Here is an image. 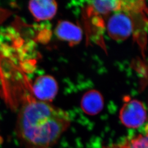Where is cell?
Instances as JSON below:
<instances>
[{"instance_id": "6da1fadb", "label": "cell", "mask_w": 148, "mask_h": 148, "mask_svg": "<svg viewBox=\"0 0 148 148\" xmlns=\"http://www.w3.org/2000/svg\"><path fill=\"white\" fill-rule=\"evenodd\" d=\"M3 95L8 105L17 109L16 133L27 148H48L58 141L69 128L68 114L50 103L38 101L25 92L19 75L1 79Z\"/></svg>"}, {"instance_id": "7a4b0ae2", "label": "cell", "mask_w": 148, "mask_h": 148, "mask_svg": "<svg viewBox=\"0 0 148 148\" xmlns=\"http://www.w3.org/2000/svg\"><path fill=\"white\" fill-rule=\"evenodd\" d=\"M119 118L122 123L127 128H139L147 119L145 106L137 99L126 101L120 111Z\"/></svg>"}, {"instance_id": "3957f363", "label": "cell", "mask_w": 148, "mask_h": 148, "mask_svg": "<svg viewBox=\"0 0 148 148\" xmlns=\"http://www.w3.org/2000/svg\"><path fill=\"white\" fill-rule=\"evenodd\" d=\"M112 13L106 23V30L109 36L116 41L127 40L132 34L133 24L131 17L123 11H117Z\"/></svg>"}, {"instance_id": "277c9868", "label": "cell", "mask_w": 148, "mask_h": 148, "mask_svg": "<svg viewBox=\"0 0 148 148\" xmlns=\"http://www.w3.org/2000/svg\"><path fill=\"white\" fill-rule=\"evenodd\" d=\"M30 90L35 99L49 103L57 95L58 85L53 76L46 75L37 77L31 86Z\"/></svg>"}, {"instance_id": "5b68a950", "label": "cell", "mask_w": 148, "mask_h": 148, "mask_svg": "<svg viewBox=\"0 0 148 148\" xmlns=\"http://www.w3.org/2000/svg\"><path fill=\"white\" fill-rule=\"evenodd\" d=\"M29 9L37 21L52 19L57 12V3L53 0H36L29 2Z\"/></svg>"}, {"instance_id": "8992f818", "label": "cell", "mask_w": 148, "mask_h": 148, "mask_svg": "<svg viewBox=\"0 0 148 148\" xmlns=\"http://www.w3.org/2000/svg\"><path fill=\"white\" fill-rule=\"evenodd\" d=\"M55 34L59 39L66 41L70 46L79 44L82 38V32L77 25L70 21H59L55 29Z\"/></svg>"}, {"instance_id": "52a82bcc", "label": "cell", "mask_w": 148, "mask_h": 148, "mask_svg": "<svg viewBox=\"0 0 148 148\" xmlns=\"http://www.w3.org/2000/svg\"><path fill=\"white\" fill-rule=\"evenodd\" d=\"M81 106L84 112L90 115L99 114L104 108V99L101 93L95 90L86 92L81 101Z\"/></svg>"}, {"instance_id": "ba28073f", "label": "cell", "mask_w": 148, "mask_h": 148, "mask_svg": "<svg viewBox=\"0 0 148 148\" xmlns=\"http://www.w3.org/2000/svg\"><path fill=\"white\" fill-rule=\"evenodd\" d=\"M87 13L94 16H105L121 10L122 1L104 0L90 1Z\"/></svg>"}, {"instance_id": "9c48e42d", "label": "cell", "mask_w": 148, "mask_h": 148, "mask_svg": "<svg viewBox=\"0 0 148 148\" xmlns=\"http://www.w3.org/2000/svg\"><path fill=\"white\" fill-rule=\"evenodd\" d=\"M148 134H139L137 136L127 139L125 142L127 148H148Z\"/></svg>"}, {"instance_id": "30bf717a", "label": "cell", "mask_w": 148, "mask_h": 148, "mask_svg": "<svg viewBox=\"0 0 148 148\" xmlns=\"http://www.w3.org/2000/svg\"><path fill=\"white\" fill-rule=\"evenodd\" d=\"M103 148H127V145L125 142H123L121 144H114L110 146H107V147H104Z\"/></svg>"}]
</instances>
